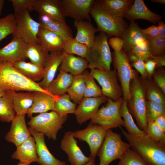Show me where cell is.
Returning <instances> with one entry per match:
<instances>
[{"label": "cell", "instance_id": "cell-1", "mask_svg": "<svg viewBox=\"0 0 165 165\" xmlns=\"http://www.w3.org/2000/svg\"><path fill=\"white\" fill-rule=\"evenodd\" d=\"M132 149L146 165H165V145L147 136L132 135L119 127Z\"/></svg>", "mask_w": 165, "mask_h": 165}, {"label": "cell", "instance_id": "cell-2", "mask_svg": "<svg viewBox=\"0 0 165 165\" xmlns=\"http://www.w3.org/2000/svg\"><path fill=\"white\" fill-rule=\"evenodd\" d=\"M150 78H144L136 75L130 82V97L127 102L128 110L135 119L138 127L145 133L148 123L146 116V92Z\"/></svg>", "mask_w": 165, "mask_h": 165}, {"label": "cell", "instance_id": "cell-3", "mask_svg": "<svg viewBox=\"0 0 165 165\" xmlns=\"http://www.w3.org/2000/svg\"><path fill=\"white\" fill-rule=\"evenodd\" d=\"M0 88L16 91H40L50 94L41 88L38 82H33L20 73L13 64L0 60Z\"/></svg>", "mask_w": 165, "mask_h": 165}, {"label": "cell", "instance_id": "cell-4", "mask_svg": "<svg viewBox=\"0 0 165 165\" xmlns=\"http://www.w3.org/2000/svg\"><path fill=\"white\" fill-rule=\"evenodd\" d=\"M90 14L97 24V32L105 33L109 38L115 36L122 38L128 26L127 23L123 18L111 14L97 0H94Z\"/></svg>", "mask_w": 165, "mask_h": 165}, {"label": "cell", "instance_id": "cell-5", "mask_svg": "<svg viewBox=\"0 0 165 165\" xmlns=\"http://www.w3.org/2000/svg\"><path fill=\"white\" fill-rule=\"evenodd\" d=\"M107 35L100 32L96 36L92 46L90 48L86 59L90 69H97L107 71L111 70L112 59Z\"/></svg>", "mask_w": 165, "mask_h": 165}, {"label": "cell", "instance_id": "cell-6", "mask_svg": "<svg viewBox=\"0 0 165 165\" xmlns=\"http://www.w3.org/2000/svg\"><path fill=\"white\" fill-rule=\"evenodd\" d=\"M130 148L129 143L122 140L121 135L108 129L97 155L100 159L99 165H108L119 159Z\"/></svg>", "mask_w": 165, "mask_h": 165}, {"label": "cell", "instance_id": "cell-7", "mask_svg": "<svg viewBox=\"0 0 165 165\" xmlns=\"http://www.w3.org/2000/svg\"><path fill=\"white\" fill-rule=\"evenodd\" d=\"M68 115H60L54 111L32 116L28 124L34 131L43 134L49 139L55 140L57 133L62 127Z\"/></svg>", "mask_w": 165, "mask_h": 165}, {"label": "cell", "instance_id": "cell-8", "mask_svg": "<svg viewBox=\"0 0 165 165\" xmlns=\"http://www.w3.org/2000/svg\"><path fill=\"white\" fill-rule=\"evenodd\" d=\"M123 97L114 101L108 98L107 103L99 109L91 118L90 123L98 124L107 129L124 126V122L120 113Z\"/></svg>", "mask_w": 165, "mask_h": 165}, {"label": "cell", "instance_id": "cell-9", "mask_svg": "<svg viewBox=\"0 0 165 165\" xmlns=\"http://www.w3.org/2000/svg\"><path fill=\"white\" fill-rule=\"evenodd\" d=\"M112 55L113 65L122 89L123 100L127 102L130 97V82L138 73L132 68L123 49L119 52L114 51Z\"/></svg>", "mask_w": 165, "mask_h": 165}, {"label": "cell", "instance_id": "cell-10", "mask_svg": "<svg viewBox=\"0 0 165 165\" xmlns=\"http://www.w3.org/2000/svg\"><path fill=\"white\" fill-rule=\"evenodd\" d=\"M14 15L16 21V28L13 37L22 39L27 44H41L38 37L40 25L32 18L29 12L23 11Z\"/></svg>", "mask_w": 165, "mask_h": 165}, {"label": "cell", "instance_id": "cell-11", "mask_svg": "<svg viewBox=\"0 0 165 165\" xmlns=\"http://www.w3.org/2000/svg\"><path fill=\"white\" fill-rule=\"evenodd\" d=\"M90 73L101 86L102 95L114 101L122 97L123 90L119 84L115 69L109 71L91 69Z\"/></svg>", "mask_w": 165, "mask_h": 165}, {"label": "cell", "instance_id": "cell-12", "mask_svg": "<svg viewBox=\"0 0 165 165\" xmlns=\"http://www.w3.org/2000/svg\"><path fill=\"white\" fill-rule=\"evenodd\" d=\"M107 129L100 125L90 123L85 129L72 132L75 138L85 141L89 145V157L95 159L105 137Z\"/></svg>", "mask_w": 165, "mask_h": 165}, {"label": "cell", "instance_id": "cell-13", "mask_svg": "<svg viewBox=\"0 0 165 165\" xmlns=\"http://www.w3.org/2000/svg\"><path fill=\"white\" fill-rule=\"evenodd\" d=\"M65 16L75 20H86L90 22V11L94 0H59Z\"/></svg>", "mask_w": 165, "mask_h": 165}, {"label": "cell", "instance_id": "cell-14", "mask_svg": "<svg viewBox=\"0 0 165 165\" xmlns=\"http://www.w3.org/2000/svg\"><path fill=\"white\" fill-rule=\"evenodd\" d=\"M77 144L72 132H65L61 141V148L67 155L71 165H83L91 159L83 154Z\"/></svg>", "mask_w": 165, "mask_h": 165}, {"label": "cell", "instance_id": "cell-15", "mask_svg": "<svg viewBox=\"0 0 165 165\" xmlns=\"http://www.w3.org/2000/svg\"><path fill=\"white\" fill-rule=\"evenodd\" d=\"M108 99L103 95L97 97H83L74 113L78 123L81 125L91 119L99 110L100 106L106 102Z\"/></svg>", "mask_w": 165, "mask_h": 165}, {"label": "cell", "instance_id": "cell-16", "mask_svg": "<svg viewBox=\"0 0 165 165\" xmlns=\"http://www.w3.org/2000/svg\"><path fill=\"white\" fill-rule=\"evenodd\" d=\"M27 44L22 39L13 37L9 43L0 49V60L12 64L25 61Z\"/></svg>", "mask_w": 165, "mask_h": 165}, {"label": "cell", "instance_id": "cell-17", "mask_svg": "<svg viewBox=\"0 0 165 165\" xmlns=\"http://www.w3.org/2000/svg\"><path fill=\"white\" fill-rule=\"evenodd\" d=\"M25 115H16L11 121L10 129L5 137L7 141L14 143L16 147L21 144L31 136L26 123Z\"/></svg>", "mask_w": 165, "mask_h": 165}, {"label": "cell", "instance_id": "cell-18", "mask_svg": "<svg viewBox=\"0 0 165 165\" xmlns=\"http://www.w3.org/2000/svg\"><path fill=\"white\" fill-rule=\"evenodd\" d=\"M66 53L63 50L50 52L44 68L43 78L38 82L41 88L47 90L49 85L54 80L58 67Z\"/></svg>", "mask_w": 165, "mask_h": 165}, {"label": "cell", "instance_id": "cell-19", "mask_svg": "<svg viewBox=\"0 0 165 165\" xmlns=\"http://www.w3.org/2000/svg\"><path fill=\"white\" fill-rule=\"evenodd\" d=\"M124 17L130 21L138 19H144L155 24H157L162 19L161 15L151 11L143 0H135Z\"/></svg>", "mask_w": 165, "mask_h": 165}, {"label": "cell", "instance_id": "cell-20", "mask_svg": "<svg viewBox=\"0 0 165 165\" xmlns=\"http://www.w3.org/2000/svg\"><path fill=\"white\" fill-rule=\"evenodd\" d=\"M28 128L35 141L39 164L41 165H66L65 162L55 158L49 151L43 134L36 132L30 127Z\"/></svg>", "mask_w": 165, "mask_h": 165}, {"label": "cell", "instance_id": "cell-21", "mask_svg": "<svg viewBox=\"0 0 165 165\" xmlns=\"http://www.w3.org/2000/svg\"><path fill=\"white\" fill-rule=\"evenodd\" d=\"M32 92L34 96L33 103L27 113L29 118H31L34 113H41L50 110H54V102L59 96L40 91Z\"/></svg>", "mask_w": 165, "mask_h": 165}, {"label": "cell", "instance_id": "cell-22", "mask_svg": "<svg viewBox=\"0 0 165 165\" xmlns=\"http://www.w3.org/2000/svg\"><path fill=\"white\" fill-rule=\"evenodd\" d=\"M38 20L41 27L57 34L65 41L73 38L72 31L66 22L41 15H39Z\"/></svg>", "mask_w": 165, "mask_h": 165}, {"label": "cell", "instance_id": "cell-23", "mask_svg": "<svg viewBox=\"0 0 165 165\" xmlns=\"http://www.w3.org/2000/svg\"><path fill=\"white\" fill-rule=\"evenodd\" d=\"M11 158L19 160L20 162L26 164L33 162L39 163L35 142L33 137L31 136L26 141L16 146V149L12 155Z\"/></svg>", "mask_w": 165, "mask_h": 165}, {"label": "cell", "instance_id": "cell-24", "mask_svg": "<svg viewBox=\"0 0 165 165\" xmlns=\"http://www.w3.org/2000/svg\"><path fill=\"white\" fill-rule=\"evenodd\" d=\"M34 9L41 15H45L66 22L65 16L59 0H34Z\"/></svg>", "mask_w": 165, "mask_h": 165}, {"label": "cell", "instance_id": "cell-25", "mask_svg": "<svg viewBox=\"0 0 165 165\" xmlns=\"http://www.w3.org/2000/svg\"><path fill=\"white\" fill-rule=\"evenodd\" d=\"M142 29L134 21H130L122 37L124 42L123 49L126 52L141 42L148 40L147 35L142 32Z\"/></svg>", "mask_w": 165, "mask_h": 165}, {"label": "cell", "instance_id": "cell-26", "mask_svg": "<svg viewBox=\"0 0 165 165\" xmlns=\"http://www.w3.org/2000/svg\"><path fill=\"white\" fill-rule=\"evenodd\" d=\"M74 26L77 30V34L74 39L85 45L90 49L94 43L96 28L90 22L86 20H75Z\"/></svg>", "mask_w": 165, "mask_h": 165}, {"label": "cell", "instance_id": "cell-27", "mask_svg": "<svg viewBox=\"0 0 165 165\" xmlns=\"http://www.w3.org/2000/svg\"><path fill=\"white\" fill-rule=\"evenodd\" d=\"M38 37L41 44L47 51L62 50L65 40L57 34L40 27Z\"/></svg>", "mask_w": 165, "mask_h": 165}, {"label": "cell", "instance_id": "cell-28", "mask_svg": "<svg viewBox=\"0 0 165 165\" xmlns=\"http://www.w3.org/2000/svg\"><path fill=\"white\" fill-rule=\"evenodd\" d=\"M61 64L60 70L69 72L74 76L82 74L85 70L89 68V66L86 59L67 53Z\"/></svg>", "mask_w": 165, "mask_h": 165}, {"label": "cell", "instance_id": "cell-29", "mask_svg": "<svg viewBox=\"0 0 165 165\" xmlns=\"http://www.w3.org/2000/svg\"><path fill=\"white\" fill-rule=\"evenodd\" d=\"M74 79V76L71 74L60 70L57 77L51 82L47 90L54 96L62 95L67 92Z\"/></svg>", "mask_w": 165, "mask_h": 165}, {"label": "cell", "instance_id": "cell-30", "mask_svg": "<svg viewBox=\"0 0 165 165\" xmlns=\"http://www.w3.org/2000/svg\"><path fill=\"white\" fill-rule=\"evenodd\" d=\"M98 2L109 13L123 18L134 2L133 0H98Z\"/></svg>", "mask_w": 165, "mask_h": 165}, {"label": "cell", "instance_id": "cell-31", "mask_svg": "<svg viewBox=\"0 0 165 165\" xmlns=\"http://www.w3.org/2000/svg\"><path fill=\"white\" fill-rule=\"evenodd\" d=\"M13 65L20 73L33 82H36L43 78L44 68L42 66L25 61L15 62Z\"/></svg>", "mask_w": 165, "mask_h": 165}, {"label": "cell", "instance_id": "cell-32", "mask_svg": "<svg viewBox=\"0 0 165 165\" xmlns=\"http://www.w3.org/2000/svg\"><path fill=\"white\" fill-rule=\"evenodd\" d=\"M32 92H17L13 94V108L17 115H25L32 106L33 101Z\"/></svg>", "mask_w": 165, "mask_h": 165}, {"label": "cell", "instance_id": "cell-33", "mask_svg": "<svg viewBox=\"0 0 165 165\" xmlns=\"http://www.w3.org/2000/svg\"><path fill=\"white\" fill-rule=\"evenodd\" d=\"M14 91L6 90L0 97V121L2 122H10L16 116L13 105Z\"/></svg>", "mask_w": 165, "mask_h": 165}, {"label": "cell", "instance_id": "cell-34", "mask_svg": "<svg viewBox=\"0 0 165 165\" xmlns=\"http://www.w3.org/2000/svg\"><path fill=\"white\" fill-rule=\"evenodd\" d=\"M40 43L27 44L26 56L32 63L44 68L49 54Z\"/></svg>", "mask_w": 165, "mask_h": 165}, {"label": "cell", "instance_id": "cell-35", "mask_svg": "<svg viewBox=\"0 0 165 165\" xmlns=\"http://www.w3.org/2000/svg\"><path fill=\"white\" fill-rule=\"evenodd\" d=\"M120 113L121 117L123 119L124 126L129 134L138 136L146 135L144 131L140 129L135 123L127 108V102L124 100L120 105Z\"/></svg>", "mask_w": 165, "mask_h": 165}, {"label": "cell", "instance_id": "cell-36", "mask_svg": "<svg viewBox=\"0 0 165 165\" xmlns=\"http://www.w3.org/2000/svg\"><path fill=\"white\" fill-rule=\"evenodd\" d=\"M85 85L82 74L74 76L73 82L67 92L71 100L75 104H79L84 97Z\"/></svg>", "mask_w": 165, "mask_h": 165}, {"label": "cell", "instance_id": "cell-37", "mask_svg": "<svg viewBox=\"0 0 165 165\" xmlns=\"http://www.w3.org/2000/svg\"><path fill=\"white\" fill-rule=\"evenodd\" d=\"M76 104L71 101L69 95L66 93L59 96L54 103L55 112L60 115L74 113Z\"/></svg>", "mask_w": 165, "mask_h": 165}, {"label": "cell", "instance_id": "cell-38", "mask_svg": "<svg viewBox=\"0 0 165 165\" xmlns=\"http://www.w3.org/2000/svg\"><path fill=\"white\" fill-rule=\"evenodd\" d=\"M89 49L85 45L72 38L65 41L63 50L66 53L76 54L86 59Z\"/></svg>", "mask_w": 165, "mask_h": 165}, {"label": "cell", "instance_id": "cell-39", "mask_svg": "<svg viewBox=\"0 0 165 165\" xmlns=\"http://www.w3.org/2000/svg\"><path fill=\"white\" fill-rule=\"evenodd\" d=\"M82 74L85 85L84 97H97L102 96L101 90L96 83L94 78L90 72L86 69Z\"/></svg>", "mask_w": 165, "mask_h": 165}, {"label": "cell", "instance_id": "cell-40", "mask_svg": "<svg viewBox=\"0 0 165 165\" xmlns=\"http://www.w3.org/2000/svg\"><path fill=\"white\" fill-rule=\"evenodd\" d=\"M16 21L14 14L10 13L0 19V41L15 32Z\"/></svg>", "mask_w": 165, "mask_h": 165}, {"label": "cell", "instance_id": "cell-41", "mask_svg": "<svg viewBox=\"0 0 165 165\" xmlns=\"http://www.w3.org/2000/svg\"><path fill=\"white\" fill-rule=\"evenodd\" d=\"M165 94L150 79L146 90V96L147 100L165 105Z\"/></svg>", "mask_w": 165, "mask_h": 165}, {"label": "cell", "instance_id": "cell-42", "mask_svg": "<svg viewBox=\"0 0 165 165\" xmlns=\"http://www.w3.org/2000/svg\"><path fill=\"white\" fill-rule=\"evenodd\" d=\"M164 114H165V105L147 101L146 116L148 122L154 121L158 117Z\"/></svg>", "mask_w": 165, "mask_h": 165}, {"label": "cell", "instance_id": "cell-43", "mask_svg": "<svg viewBox=\"0 0 165 165\" xmlns=\"http://www.w3.org/2000/svg\"><path fill=\"white\" fill-rule=\"evenodd\" d=\"M145 133L147 136L152 140L165 145V132L154 121L148 122Z\"/></svg>", "mask_w": 165, "mask_h": 165}, {"label": "cell", "instance_id": "cell-44", "mask_svg": "<svg viewBox=\"0 0 165 165\" xmlns=\"http://www.w3.org/2000/svg\"><path fill=\"white\" fill-rule=\"evenodd\" d=\"M118 165H146L139 155L129 148L119 159Z\"/></svg>", "mask_w": 165, "mask_h": 165}, {"label": "cell", "instance_id": "cell-45", "mask_svg": "<svg viewBox=\"0 0 165 165\" xmlns=\"http://www.w3.org/2000/svg\"><path fill=\"white\" fill-rule=\"evenodd\" d=\"M147 37L152 56H157L165 53V36L159 35L155 37Z\"/></svg>", "mask_w": 165, "mask_h": 165}, {"label": "cell", "instance_id": "cell-46", "mask_svg": "<svg viewBox=\"0 0 165 165\" xmlns=\"http://www.w3.org/2000/svg\"><path fill=\"white\" fill-rule=\"evenodd\" d=\"M130 51L144 61L152 57L148 40H144L138 43Z\"/></svg>", "mask_w": 165, "mask_h": 165}, {"label": "cell", "instance_id": "cell-47", "mask_svg": "<svg viewBox=\"0 0 165 165\" xmlns=\"http://www.w3.org/2000/svg\"><path fill=\"white\" fill-rule=\"evenodd\" d=\"M34 0H9L14 11V15L23 11H32L34 9Z\"/></svg>", "mask_w": 165, "mask_h": 165}, {"label": "cell", "instance_id": "cell-48", "mask_svg": "<svg viewBox=\"0 0 165 165\" xmlns=\"http://www.w3.org/2000/svg\"><path fill=\"white\" fill-rule=\"evenodd\" d=\"M152 77L153 82L165 94V71L163 67L156 68Z\"/></svg>", "mask_w": 165, "mask_h": 165}, {"label": "cell", "instance_id": "cell-49", "mask_svg": "<svg viewBox=\"0 0 165 165\" xmlns=\"http://www.w3.org/2000/svg\"><path fill=\"white\" fill-rule=\"evenodd\" d=\"M130 64L132 67L134 68L140 74L142 78H145L150 77L145 68V61L139 59L134 62Z\"/></svg>", "mask_w": 165, "mask_h": 165}, {"label": "cell", "instance_id": "cell-50", "mask_svg": "<svg viewBox=\"0 0 165 165\" xmlns=\"http://www.w3.org/2000/svg\"><path fill=\"white\" fill-rule=\"evenodd\" d=\"M108 42L114 51L119 52L123 49L124 42L122 38L117 36L111 37L109 38Z\"/></svg>", "mask_w": 165, "mask_h": 165}, {"label": "cell", "instance_id": "cell-51", "mask_svg": "<svg viewBox=\"0 0 165 165\" xmlns=\"http://www.w3.org/2000/svg\"><path fill=\"white\" fill-rule=\"evenodd\" d=\"M145 65L148 76L151 77L156 68V63L152 58H151L145 61Z\"/></svg>", "mask_w": 165, "mask_h": 165}, {"label": "cell", "instance_id": "cell-52", "mask_svg": "<svg viewBox=\"0 0 165 165\" xmlns=\"http://www.w3.org/2000/svg\"><path fill=\"white\" fill-rule=\"evenodd\" d=\"M142 31L150 37H155L159 35L156 26L154 25L147 28L142 29Z\"/></svg>", "mask_w": 165, "mask_h": 165}, {"label": "cell", "instance_id": "cell-53", "mask_svg": "<svg viewBox=\"0 0 165 165\" xmlns=\"http://www.w3.org/2000/svg\"><path fill=\"white\" fill-rule=\"evenodd\" d=\"M152 58L156 63V68L163 67L165 65V53L157 56H152Z\"/></svg>", "mask_w": 165, "mask_h": 165}, {"label": "cell", "instance_id": "cell-54", "mask_svg": "<svg viewBox=\"0 0 165 165\" xmlns=\"http://www.w3.org/2000/svg\"><path fill=\"white\" fill-rule=\"evenodd\" d=\"M154 122L165 132V114L158 117L154 120Z\"/></svg>", "mask_w": 165, "mask_h": 165}, {"label": "cell", "instance_id": "cell-55", "mask_svg": "<svg viewBox=\"0 0 165 165\" xmlns=\"http://www.w3.org/2000/svg\"><path fill=\"white\" fill-rule=\"evenodd\" d=\"M158 25L156 26L159 35L165 36V25L162 20L160 21L158 23Z\"/></svg>", "mask_w": 165, "mask_h": 165}, {"label": "cell", "instance_id": "cell-56", "mask_svg": "<svg viewBox=\"0 0 165 165\" xmlns=\"http://www.w3.org/2000/svg\"><path fill=\"white\" fill-rule=\"evenodd\" d=\"M5 2V1L4 0H0V16L1 14Z\"/></svg>", "mask_w": 165, "mask_h": 165}, {"label": "cell", "instance_id": "cell-57", "mask_svg": "<svg viewBox=\"0 0 165 165\" xmlns=\"http://www.w3.org/2000/svg\"><path fill=\"white\" fill-rule=\"evenodd\" d=\"M83 165H95V159H91L88 163Z\"/></svg>", "mask_w": 165, "mask_h": 165}, {"label": "cell", "instance_id": "cell-58", "mask_svg": "<svg viewBox=\"0 0 165 165\" xmlns=\"http://www.w3.org/2000/svg\"><path fill=\"white\" fill-rule=\"evenodd\" d=\"M150 1L153 2L158 3L161 4H165V0H151Z\"/></svg>", "mask_w": 165, "mask_h": 165}, {"label": "cell", "instance_id": "cell-59", "mask_svg": "<svg viewBox=\"0 0 165 165\" xmlns=\"http://www.w3.org/2000/svg\"><path fill=\"white\" fill-rule=\"evenodd\" d=\"M5 91V90L0 88V97L3 95Z\"/></svg>", "mask_w": 165, "mask_h": 165}, {"label": "cell", "instance_id": "cell-60", "mask_svg": "<svg viewBox=\"0 0 165 165\" xmlns=\"http://www.w3.org/2000/svg\"><path fill=\"white\" fill-rule=\"evenodd\" d=\"M27 164L20 162L17 165H27Z\"/></svg>", "mask_w": 165, "mask_h": 165}, {"label": "cell", "instance_id": "cell-61", "mask_svg": "<svg viewBox=\"0 0 165 165\" xmlns=\"http://www.w3.org/2000/svg\"><path fill=\"white\" fill-rule=\"evenodd\" d=\"M29 165V164H27V165Z\"/></svg>", "mask_w": 165, "mask_h": 165}]
</instances>
